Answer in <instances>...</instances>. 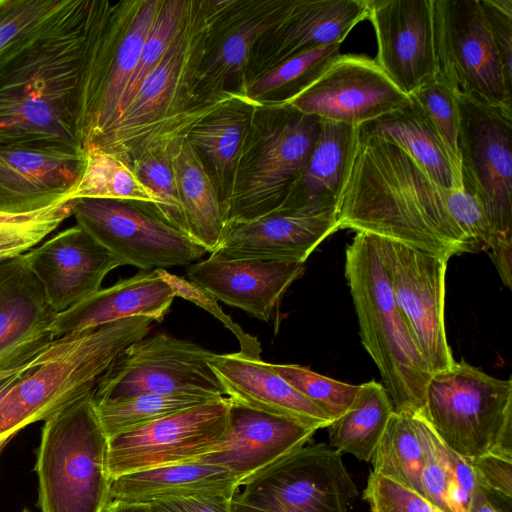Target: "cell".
Returning <instances> with one entry per match:
<instances>
[{
  "label": "cell",
  "instance_id": "obj_38",
  "mask_svg": "<svg viewBox=\"0 0 512 512\" xmlns=\"http://www.w3.org/2000/svg\"><path fill=\"white\" fill-rule=\"evenodd\" d=\"M207 401L210 400L179 395L142 394L97 402L95 406L101 425L109 439Z\"/></svg>",
  "mask_w": 512,
  "mask_h": 512
},
{
  "label": "cell",
  "instance_id": "obj_5",
  "mask_svg": "<svg viewBox=\"0 0 512 512\" xmlns=\"http://www.w3.org/2000/svg\"><path fill=\"white\" fill-rule=\"evenodd\" d=\"M345 277L361 342L396 411L422 414L432 375L394 299L373 236L357 232L345 251Z\"/></svg>",
  "mask_w": 512,
  "mask_h": 512
},
{
  "label": "cell",
  "instance_id": "obj_40",
  "mask_svg": "<svg viewBox=\"0 0 512 512\" xmlns=\"http://www.w3.org/2000/svg\"><path fill=\"white\" fill-rule=\"evenodd\" d=\"M269 365L333 421L350 408L360 388V385L341 382L297 364Z\"/></svg>",
  "mask_w": 512,
  "mask_h": 512
},
{
  "label": "cell",
  "instance_id": "obj_49",
  "mask_svg": "<svg viewBox=\"0 0 512 512\" xmlns=\"http://www.w3.org/2000/svg\"><path fill=\"white\" fill-rule=\"evenodd\" d=\"M507 81L512 84V0H479Z\"/></svg>",
  "mask_w": 512,
  "mask_h": 512
},
{
  "label": "cell",
  "instance_id": "obj_51",
  "mask_svg": "<svg viewBox=\"0 0 512 512\" xmlns=\"http://www.w3.org/2000/svg\"><path fill=\"white\" fill-rule=\"evenodd\" d=\"M228 495L157 500L148 505L154 512H231Z\"/></svg>",
  "mask_w": 512,
  "mask_h": 512
},
{
  "label": "cell",
  "instance_id": "obj_3",
  "mask_svg": "<svg viewBox=\"0 0 512 512\" xmlns=\"http://www.w3.org/2000/svg\"><path fill=\"white\" fill-rule=\"evenodd\" d=\"M208 23L206 0H187L172 43L116 122L87 150L113 154L128 166L148 153L170 154L195 124L242 95L211 99L198 90Z\"/></svg>",
  "mask_w": 512,
  "mask_h": 512
},
{
  "label": "cell",
  "instance_id": "obj_47",
  "mask_svg": "<svg viewBox=\"0 0 512 512\" xmlns=\"http://www.w3.org/2000/svg\"><path fill=\"white\" fill-rule=\"evenodd\" d=\"M363 499L371 512H443L418 492L373 473L368 478Z\"/></svg>",
  "mask_w": 512,
  "mask_h": 512
},
{
  "label": "cell",
  "instance_id": "obj_50",
  "mask_svg": "<svg viewBox=\"0 0 512 512\" xmlns=\"http://www.w3.org/2000/svg\"><path fill=\"white\" fill-rule=\"evenodd\" d=\"M470 463L477 486L512 499V458L488 454Z\"/></svg>",
  "mask_w": 512,
  "mask_h": 512
},
{
  "label": "cell",
  "instance_id": "obj_48",
  "mask_svg": "<svg viewBox=\"0 0 512 512\" xmlns=\"http://www.w3.org/2000/svg\"><path fill=\"white\" fill-rule=\"evenodd\" d=\"M157 273L170 285L176 297H181L203 308L229 329L237 338L240 351L243 354L260 357L261 344L235 323L218 305V300L197 284L183 277L170 273L166 269H156Z\"/></svg>",
  "mask_w": 512,
  "mask_h": 512
},
{
  "label": "cell",
  "instance_id": "obj_21",
  "mask_svg": "<svg viewBox=\"0 0 512 512\" xmlns=\"http://www.w3.org/2000/svg\"><path fill=\"white\" fill-rule=\"evenodd\" d=\"M84 163L83 151L0 144V213L33 212L70 199Z\"/></svg>",
  "mask_w": 512,
  "mask_h": 512
},
{
  "label": "cell",
  "instance_id": "obj_4",
  "mask_svg": "<svg viewBox=\"0 0 512 512\" xmlns=\"http://www.w3.org/2000/svg\"><path fill=\"white\" fill-rule=\"evenodd\" d=\"M153 322L132 317L56 338L0 401V450L21 429L91 392L116 356L147 336Z\"/></svg>",
  "mask_w": 512,
  "mask_h": 512
},
{
  "label": "cell",
  "instance_id": "obj_9",
  "mask_svg": "<svg viewBox=\"0 0 512 512\" xmlns=\"http://www.w3.org/2000/svg\"><path fill=\"white\" fill-rule=\"evenodd\" d=\"M163 0H100L84 67L78 139L84 152L114 124Z\"/></svg>",
  "mask_w": 512,
  "mask_h": 512
},
{
  "label": "cell",
  "instance_id": "obj_23",
  "mask_svg": "<svg viewBox=\"0 0 512 512\" xmlns=\"http://www.w3.org/2000/svg\"><path fill=\"white\" fill-rule=\"evenodd\" d=\"M316 430L231 401L220 442L195 461L221 466L239 487L284 456L305 446Z\"/></svg>",
  "mask_w": 512,
  "mask_h": 512
},
{
  "label": "cell",
  "instance_id": "obj_18",
  "mask_svg": "<svg viewBox=\"0 0 512 512\" xmlns=\"http://www.w3.org/2000/svg\"><path fill=\"white\" fill-rule=\"evenodd\" d=\"M410 102L378 66L362 55L340 54L286 104L323 121L358 127Z\"/></svg>",
  "mask_w": 512,
  "mask_h": 512
},
{
  "label": "cell",
  "instance_id": "obj_32",
  "mask_svg": "<svg viewBox=\"0 0 512 512\" xmlns=\"http://www.w3.org/2000/svg\"><path fill=\"white\" fill-rule=\"evenodd\" d=\"M170 161L188 234L210 254L225 229L221 201L211 176L186 138L171 148Z\"/></svg>",
  "mask_w": 512,
  "mask_h": 512
},
{
  "label": "cell",
  "instance_id": "obj_34",
  "mask_svg": "<svg viewBox=\"0 0 512 512\" xmlns=\"http://www.w3.org/2000/svg\"><path fill=\"white\" fill-rule=\"evenodd\" d=\"M393 412L392 400L381 383L361 384L350 408L327 427L330 447L371 461Z\"/></svg>",
  "mask_w": 512,
  "mask_h": 512
},
{
  "label": "cell",
  "instance_id": "obj_31",
  "mask_svg": "<svg viewBox=\"0 0 512 512\" xmlns=\"http://www.w3.org/2000/svg\"><path fill=\"white\" fill-rule=\"evenodd\" d=\"M361 136L378 137L404 149L443 189H463L462 175L420 108L410 102L358 126Z\"/></svg>",
  "mask_w": 512,
  "mask_h": 512
},
{
  "label": "cell",
  "instance_id": "obj_20",
  "mask_svg": "<svg viewBox=\"0 0 512 512\" xmlns=\"http://www.w3.org/2000/svg\"><path fill=\"white\" fill-rule=\"evenodd\" d=\"M376 63L405 95L437 77L433 0H366Z\"/></svg>",
  "mask_w": 512,
  "mask_h": 512
},
{
  "label": "cell",
  "instance_id": "obj_8",
  "mask_svg": "<svg viewBox=\"0 0 512 512\" xmlns=\"http://www.w3.org/2000/svg\"><path fill=\"white\" fill-rule=\"evenodd\" d=\"M423 417L445 446L471 461L488 454L512 458V380L465 361L433 373Z\"/></svg>",
  "mask_w": 512,
  "mask_h": 512
},
{
  "label": "cell",
  "instance_id": "obj_22",
  "mask_svg": "<svg viewBox=\"0 0 512 512\" xmlns=\"http://www.w3.org/2000/svg\"><path fill=\"white\" fill-rule=\"evenodd\" d=\"M340 230L334 212L276 211L248 221L228 223L209 256L225 260L305 263L330 235Z\"/></svg>",
  "mask_w": 512,
  "mask_h": 512
},
{
  "label": "cell",
  "instance_id": "obj_46",
  "mask_svg": "<svg viewBox=\"0 0 512 512\" xmlns=\"http://www.w3.org/2000/svg\"><path fill=\"white\" fill-rule=\"evenodd\" d=\"M449 213L464 238L465 253L487 252L492 237L484 209L475 195L465 187L448 191Z\"/></svg>",
  "mask_w": 512,
  "mask_h": 512
},
{
  "label": "cell",
  "instance_id": "obj_39",
  "mask_svg": "<svg viewBox=\"0 0 512 512\" xmlns=\"http://www.w3.org/2000/svg\"><path fill=\"white\" fill-rule=\"evenodd\" d=\"M72 199L27 213H0V260L23 255L72 216Z\"/></svg>",
  "mask_w": 512,
  "mask_h": 512
},
{
  "label": "cell",
  "instance_id": "obj_55",
  "mask_svg": "<svg viewBox=\"0 0 512 512\" xmlns=\"http://www.w3.org/2000/svg\"><path fill=\"white\" fill-rule=\"evenodd\" d=\"M35 358H33L32 360H30L28 362L22 363V364L0 366V380L7 378L9 376H12V375L19 373V372L23 371L24 369L28 368L33 363Z\"/></svg>",
  "mask_w": 512,
  "mask_h": 512
},
{
  "label": "cell",
  "instance_id": "obj_28",
  "mask_svg": "<svg viewBox=\"0 0 512 512\" xmlns=\"http://www.w3.org/2000/svg\"><path fill=\"white\" fill-rule=\"evenodd\" d=\"M175 297L173 289L156 269L142 270L110 287L100 288L59 312L50 331L56 339L132 317H147L161 322Z\"/></svg>",
  "mask_w": 512,
  "mask_h": 512
},
{
  "label": "cell",
  "instance_id": "obj_7",
  "mask_svg": "<svg viewBox=\"0 0 512 512\" xmlns=\"http://www.w3.org/2000/svg\"><path fill=\"white\" fill-rule=\"evenodd\" d=\"M35 471L41 512L104 510L112 479L93 390L45 420Z\"/></svg>",
  "mask_w": 512,
  "mask_h": 512
},
{
  "label": "cell",
  "instance_id": "obj_54",
  "mask_svg": "<svg viewBox=\"0 0 512 512\" xmlns=\"http://www.w3.org/2000/svg\"><path fill=\"white\" fill-rule=\"evenodd\" d=\"M102 512H154L148 504L110 500Z\"/></svg>",
  "mask_w": 512,
  "mask_h": 512
},
{
  "label": "cell",
  "instance_id": "obj_10",
  "mask_svg": "<svg viewBox=\"0 0 512 512\" xmlns=\"http://www.w3.org/2000/svg\"><path fill=\"white\" fill-rule=\"evenodd\" d=\"M231 498V512H349L358 495L342 454L303 446L265 468Z\"/></svg>",
  "mask_w": 512,
  "mask_h": 512
},
{
  "label": "cell",
  "instance_id": "obj_45",
  "mask_svg": "<svg viewBox=\"0 0 512 512\" xmlns=\"http://www.w3.org/2000/svg\"><path fill=\"white\" fill-rule=\"evenodd\" d=\"M415 423L423 447L421 494L443 512H452L448 471L441 451L442 442L422 414L415 413Z\"/></svg>",
  "mask_w": 512,
  "mask_h": 512
},
{
  "label": "cell",
  "instance_id": "obj_52",
  "mask_svg": "<svg viewBox=\"0 0 512 512\" xmlns=\"http://www.w3.org/2000/svg\"><path fill=\"white\" fill-rule=\"evenodd\" d=\"M505 286L512 288V239H493L486 252Z\"/></svg>",
  "mask_w": 512,
  "mask_h": 512
},
{
  "label": "cell",
  "instance_id": "obj_27",
  "mask_svg": "<svg viewBox=\"0 0 512 512\" xmlns=\"http://www.w3.org/2000/svg\"><path fill=\"white\" fill-rule=\"evenodd\" d=\"M206 361L224 395L234 403L291 420L316 431L327 428L333 422L261 357L241 352H212Z\"/></svg>",
  "mask_w": 512,
  "mask_h": 512
},
{
  "label": "cell",
  "instance_id": "obj_24",
  "mask_svg": "<svg viewBox=\"0 0 512 512\" xmlns=\"http://www.w3.org/2000/svg\"><path fill=\"white\" fill-rule=\"evenodd\" d=\"M24 256L58 313L99 290L105 276L121 266L78 225L59 232Z\"/></svg>",
  "mask_w": 512,
  "mask_h": 512
},
{
  "label": "cell",
  "instance_id": "obj_15",
  "mask_svg": "<svg viewBox=\"0 0 512 512\" xmlns=\"http://www.w3.org/2000/svg\"><path fill=\"white\" fill-rule=\"evenodd\" d=\"M373 236L396 304L431 373L454 363L445 321L448 260L405 243Z\"/></svg>",
  "mask_w": 512,
  "mask_h": 512
},
{
  "label": "cell",
  "instance_id": "obj_36",
  "mask_svg": "<svg viewBox=\"0 0 512 512\" xmlns=\"http://www.w3.org/2000/svg\"><path fill=\"white\" fill-rule=\"evenodd\" d=\"M84 153L83 171L70 199H114L145 203L160 215L158 199L130 166L115 155L101 150L89 149Z\"/></svg>",
  "mask_w": 512,
  "mask_h": 512
},
{
  "label": "cell",
  "instance_id": "obj_44",
  "mask_svg": "<svg viewBox=\"0 0 512 512\" xmlns=\"http://www.w3.org/2000/svg\"><path fill=\"white\" fill-rule=\"evenodd\" d=\"M67 0H0V57L33 33Z\"/></svg>",
  "mask_w": 512,
  "mask_h": 512
},
{
  "label": "cell",
  "instance_id": "obj_25",
  "mask_svg": "<svg viewBox=\"0 0 512 512\" xmlns=\"http://www.w3.org/2000/svg\"><path fill=\"white\" fill-rule=\"evenodd\" d=\"M57 314L24 254L0 260V366L28 362L47 348Z\"/></svg>",
  "mask_w": 512,
  "mask_h": 512
},
{
  "label": "cell",
  "instance_id": "obj_35",
  "mask_svg": "<svg viewBox=\"0 0 512 512\" xmlns=\"http://www.w3.org/2000/svg\"><path fill=\"white\" fill-rule=\"evenodd\" d=\"M371 462V473L390 478L421 494L423 447L415 413L394 410Z\"/></svg>",
  "mask_w": 512,
  "mask_h": 512
},
{
  "label": "cell",
  "instance_id": "obj_19",
  "mask_svg": "<svg viewBox=\"0 0 512 512\" xmlns=\"http://www.w3.org/2000/svg\"><path fill=\"white\" fill-rule=\"evenodd\" d=\"M367 15L366 0H290L281 18L251 50L244 95L253 82L283 61L321 46L341 44Z\"/></svg>",
  "mask_w": 512,
  "mask_h": 512
},
{
  "label": "cell",
  "instance_id": "obj_11",
  "mask_svg": "<svg viewBox=\"0 0 512 512\" xmlns=\"http://www.w3.org/2000/svg\"><path fill=\"white\" fill-rule=\"evenodd\" d=\"M211 354L194 342L165 333L145 336L122 350L98 378L94 402L142 394L225 397L206 361Z\"/></svg>",
  "mask_w": 512,
  "mask_h": 512
},
{
  "label": "cell",
  "instance_id": "obj_43",
  "mask_svg": "<svg viewBox=\"0 0 512 512\" xmlns=\"http://www.w3.org/2000/svg\"><path fill=\"white\" fill-rule=\"evenodd\" d=\"M130 167L158 199L160 215L189 236L170 154L148 153L133 161Z\"/></svg>",
  "mask_w": 512,
  "mask_h": 512
},
{
  "label": "cell",
  "instance_id": "obj_6",
  "mask_svg": "<svg viewBox=\"0 0 512 512\" xmlns=\"http://www.w3.org/2000/svg\"><path fill=\"white\" fill-rule=\"evenodd\" d=\"M322 120L288 104L258 101L223 205L225 226L278 211L307 162Z\"/></svg>",
  "mask_w": 512,
  "mask_h": 512
},
{
  "label": "cell",
  "instance_id": "obj_57",
  "mask_svg": "<svg viewBox=\"0 0 512 512\" xmlns=\"http://www.w3.org/2000/svg\"><path fill=\"white\" fill-rule=\"evenodd\" d=\"M22 512H30L28 509H24Z\"/></svg>",
  "mask_w": 512,
  "mask_h": 512
},
{
  "label": "cell",
  "instance_id": "obj_2",
  "mask_svg": "<svg viewBox=\"0 0 512 512\" xmlns=\"http://www.w3.org/2000/svg\"><path fill=\"white\" fill-rule=\"evenodd\" d=\"M447 193L404 149L358 133L336 217L340 229L396 240L449 260L465 250Z\"/></svg>",
  "mask_w": 512,
  "mask_h": 512
},
{
  "label": "cell",
  "instance_id": "obj_26",
  "mask_svg": "<svg viewBox=\"0 0 512 512\" xmlns=\"http://www.w3.org/2000/svg\"><path fill=\"white\" fill-rule=\"evenodd\" d=\"M304 272L305 265L299 262L209 256L187 266L186 276L217 300L267 322L287 289Z\"/></svg>",
  "mask_w": 512,
  "mask_h": 512
},
{
  "label": "cell",
  "instance_id": "obj_13",
  "mask_svg": "<svg viewBox=\"0 0 512 512\" xmlns=\"http://www.w3.org/2000/svg\"><path fill=\"white\" fill-rule=\"evenodd\" d=\"M437 77L458 96L512 111L504 74L479 0H433Z\"/></svg>",
  "mask_w": 512,
  "mask_h": 512
},
{
  "label": "cell",
  "instance_id": "obj_56",
  "mask_svg": "<svg viewBox=\"0 0 512 512\" xmlns=\"http://www.w3.org/2000/svg\"><path fill=\"white\" fill-rule=\"evenodd\" d=\"M36 359V358H35ZM34 362V361H33ZM32 365V364H31ZM30 365V366H31ZM27 369V368H26ZM25 370V369H24ZM23 370V371H24ZM23 371L16 373L12 376H9L7 378H4L0 380V401L3 399V397L6 395V393L9 391V389L12 387L13 383L15 382L17 376L21 374Z\"/></svg>",
  "mask_w": 512,
  "mask_h": 512
},
{
  "label": "cell",
  "instance_id": "obj_42",
  "mask_svg": "<svg viewBox=\"0 0 512 512\" xmlns=\"http://www.w3.org/2000/svg\"><path fill=\"white\" fill-rule=\"evenodd\" d=\"M409 97L426 116L461 172L458 151L460 112L456 93L436 77Z\"/></svg>",
  "mask_w": 512,
  "mask_h": 512
},
{
  "label": "cell",
  "instance_id": "obj_37",
  "mask_svg": "<svg viewBox=\"0 0 512 512\" xmlns=\"http://www.w3.org/2000/svg\"><path fill=\"white\" fill-rule=\"evenodd\" d=\"M341 44L321 46L295 55L253 82L245 96L253 101L286 104L313 83L340 55Z\"/></svg>",
  "mask_w": 512,
  "mask_h": 512
},
{
  "label": "cell",
  "instance_id": "obj_14",
  "mask_svg": "<svg viewBox=\"0 0 512 512\" xmlns=\"http://www.w3.org/2000/svg\"><path fill=\"white\" fill-rule=\"evenodd\" d=\"M457 97L463 187L482 205L491 240L512 239V111Z\"/></svg>",
  "mask_w": 512,
  "mask_h": 512
},
{
  "label": "cell",
  "instance_id": "obj_53",
  "mask_svg": "<svg viewBox=\"0 0 512 512\" xmlns=\"http://www.w3.org/2000/svg\"><path fill=\"white\" fill-rule=\"evenodd\" d=\"M512 499L476 485L468 512H511Z\"/></svg>",
  "mask_w": 512,
  "mask_h": 512
},
{
  "label": "cell",
  "instance_id": "obj_30",
  "mask_svg": "<svg viewBox=\"0 0 512 512\" xmlns=\"http://www.w3.org/2000/svg\"><path fill=\"white\" fill-rule=\"evenodd\" d=\"M238 489L227 469L192 461L121 475L112 480L110 500L148 504L170 498L233 496Z\"/></svg>",
  "mask_w": 512,
  "mask_h": 512
},
{
  "label": "cell",
  "instance_id": "obj_12",
  "mask_svg": "<svg viewBox=\"0 0 512 512\" xmlns=\"http://www.w3.org/2000/svg\"><path fill=\"white\" fill-rule=\"evenodd\" d=\"M72 216L120 265L144 271L189 266L208 253L145 203L74 199Z\"/></svg>",
  "mask_w": 512,
  "mask_h": 512
},
{
  "label": "cell",
  "instance_id": "obj_16",
  "mask_svg": "<svg viewBox=\"0 0 512 512\" xmlns=\"http://www.w3.org/2000/svg\"><path fill=\"white\" fill-rule=\"evenodd\" d=\"M230 405L226 396L210 400L109 438L111 479L202 457L224 436Z\"/></svg>",
  "mask_w": 512,
  "mask_h": 512
},
{
  "label": "cell",
  "instance_id": "obj_41",
  "mask_svg": "<svg viewBox=\"0 0 512 512\" xmlns=\"http://www.w3.org/2000/svg\"><path fill=\"white\" fill-rule=\"evenodd\" d=\"M186 5L187 0H163L144 41L137 67L122 96L118 118L136 94L144 78L156 66L172 43L182 21Z\"/></svg>",
  "mask_w": 512,
  "mask_h": 512
},
{
  "label": "cell",
  "instance_id": "obj_17",
  "mask_svg": "<svg viewBox=\"0 0 512 512\" xmlns=\"http://www.w3.org/2000/svg\"><path fill=\"white\" fill-rule=\"evenodd\" d=\"M290 0H206L208 30L197 72L206 98L244 95V72L258 39L282 16Z\"/></svg>",
  "mask_w": 512,
  "mask_h": 512
},
{
  "label": "cell",
  "instance_id": "obj_1",
  "mask_svg": "<svg viewBox=\"0 0 512 512\" xmlns=\"http://www.w3.org/2000/svg\"><path fill=\"white\" fill-rule=\"evenodd\" d=\"M100 0H67L0 57V144L82 151V77Z\"/></svg>",
  "mask_w": 512,
  "mask_h": 512
},
{
  "label": "cell",
  "instance_id": "obj_29",
  "mask_svg": "<svg viewBox=\"0 0 512 512\" xmlns=\"http://www.w3.org/2000/svg\"><path fill=\"white\" fill-rule=\"evenodd\" d=\"M358 140V127L323 121L316 144L278 211L336 213Z\"/></svg>",
  "mask_w": 512,
  "mask_h": 512
},
{
  "label": "cell",
  "instance_id": "obj_33",
  "mask_svg": "<svg viewBox=\"0 0 512 512\" xmlns=\"http://www.w3.org/2000/svg\"><path fill=\"white\" fill-rule=\"evenodd\" d=\"M257 103L245 95H239L195 124L186 135L211 176L222 209L241 144Z\"/></svg>",
  "mask_w": 512,
  "mask_h": 512
}]
</instances>
